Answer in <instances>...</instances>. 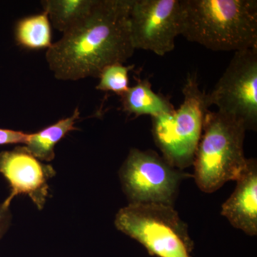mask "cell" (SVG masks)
<instances>
[{
  "label": "cell",
  "instance_id": "obj_1",
  "mask_svg": "<svg viewBox=\"0 0 257 257\" xmlns=\"http://www.w3.org/2000/svg\"><path fill=\"white\" fill-rule=\"evenodd\" d=\"M130 5L131 0H97L80 25L52 43L46 60L55 78H98L107 66L126 62L135 51L130 33Z\"/></svg>",
  "mask_w": 257,
  "mask_h": 257
},
{
  "label": "cell",
  "instance_id": "obj_2",
  "mask_svg": "<svg viewBox=\"0 0 257 257\" xmlns=\"http://www.w3.org/2000/svg\"><path fill=\"white\" fill-rule=\"evenodd\" d=\"M181 35L213 51L257 47L256 0H181Z\"/></svg>",
  "mask_w": 257,
  "mask_h": 257
},
{
  "label": "cell",
  "instance_id": "obj_3",
  "mask_svg": "<svg viewBox=\"0 0 257 257\" xmlns=\"http://www.w3.org/2000/svg\"><path fill=\"white\" fill-rule=\"evenodd\" d=\"M246 130L237 119L208 110L194 156V179L198 187L212 193L229 181H236L245 170L243 153Z\"/></svg>",
  "mask_w": 257,
  "mask_h": 257
},
{
  "label": "cell",
  "instance_id": "obj_4",
  "mask_svg": "<svg viewBox=\"0 0 257 257\" xmlns=\"http://www.w3.org/2000/svg\"><path fill=\"white\" fill-rule=\"evenodd\" d=\"M178 109L152 118V132L163 158L177 170L193 165L202 136L204 116L209 110L207 94L201 90L195 74H189Z\"/></svg>",
  "mask_w": 257,
  "mask_h": 257
},
{
  "label": "cell",
  "instance_id": "obj_5",
  "mask_svg": "<svg viewBox=\"0 0 257 257\" xmlns=\"http://www.w3.org/2000/svg\"><path fill=\"white\" fill-rule=\"evenodd\" d=\"M116 229L159 257H191L187 225L173 207L159 203H130L118 211Z\"/></svg>",
  "mask_w": 257,
  "mask_h": 257
},
{
  "label": "cell",
  "instance_id": "obj_6",
  "mask_svg": "<svg viewBox=\"0 0 257 257\" xmlns=\"http://www.w3.org/2000/svg\"><path fill=\"white\" fill-rule=\"evenodd\" d=\"M208 107L241 121L246 130L257 127V47L235 52L215 87L207 94Z\"/></svg>",
  "mask_w": 257,
  "mask_h": 257
},
{
  "label": "cell",
  "instance_id": "obj_7",
  "mask_svg": "<svg viewBox=\"0 0 257 257\" xmlns=\"http://www.w3.org/2000/svg\"><path fill=\"white\" fill-rule=\"evenodd\" d=\"M182 174L151 150L132 149L119 171L130 203H159L172 206Z\"/></svg>",
  "mask_w": 257,
  "mask_h": 257
},
{
  "label": "cell",
  "instance_id": "obj_8",
  "mask_svg": "<svg viewBox=\"0 0 257 257\" xmlns=\"http://www.w3.org/2000/svg\"><path fill=\"white\" fill-rule=\"evenodd\" d=\"M130 27L135 50L165 56L181 35V0H131Z\"/></svg>",
  "mask_w": 257,
  "mask_h": 257
},
{
  "label": "cell",
  "instance_id": "obj_9",
  "mask_svg": "<svg viewBox=\"0 0 257 257\" xmlns=\"http://www.w3.org/2000/svg\"><path fill=\"white\" fill-rule=\"evenodd\" d=\"M0 173L10 183L11 192L3 206L9 209L20 194H28L39 209H43L48 196V181L55 175L50 165L42 163L27 150L18 147L0 153Z\"/></svg>",
  "mask_w": 257,
  "mask_h": 257
},
{
  "label": "cell",
  "instance_id": "obj_10",
  "mask_svg": "<svg viewBox=\"0 0 257 257\" xmlns=\"http://www.w3.org/2000/svg\"><path fill=\"white\" fill-rule=\"evenodd\" d=\"M236 188L221 207L230 224L246 234H257V163L248 159L246 168L236 180Z\"/></svg>",
  "mask_w": 257,
  "mask_h": 257
},
{
  "label": "cell",
  "instance_id": "obj_11",
  "mask_svg": "<svg viewBox=\"0 0 257 257\" xmlns=\"http://www.w3.org/2000/svg\"><path fill=\"white\" fill-rule=\"evenodd\" d=\"M120 97L122 111L135 117L150 115L155 118L175 110L167 96L154 92L147 79H137L136 84L128 87Z\"/></svg>",
  "mask_w": 257,
  "mask_h": 257
},
{
  "label": "cell",
  "instance_id": "obj_12",
  "mask_svg": "<svg viewBox=\"0 0 257 257\" xmlns=\"http://www.w3.org/2000/svg\"><path fill=\"white\" fill-rule=\"evenodd\" d=\"M97 0H43V11L56 30L67 33L77 28L92 13Z\"/></svg>",
  "mask_w": 257,
  "mask_h": 257
},
{
  "label": "cell",
  "instance_id": "obj_13",
  "mask_svg": "<svg viewBox=\"0 0 257 257\" xmlns=\"http://www.w3.org/2000/svg\"><path fill=\"white\" fill-rule=\"evenodd\" d=\"M79 118L80 111L77 107L68 117L59 120L36 133L30 134L25 148L39 160L51 162L55 159V145L67 134L77 130L75 124Z\"/></svg>",
  "mask_w": 257,
  "mask_h": 257
},
{
  "label": "cell",
  "instance_id": "obj_14",
  "mask_svg": "<svg viewBox=\"0 0 257 257\" xmlns=\"http://www.w3.org/2000/svg\"><path fill=\"white\" fill-rule=\"evenodd\" d=\"M15 39L19 45L28 50H41L52 46V31L48 15L45 12L22 19L15 28Z\"/></svg>",
  "mask_w": 257,
  "mask_h": 257
},
{
  "label": "cell",
  "instance_id": "obj_15",
  "mask_svg": "<svg viewBox=\"0 0 257 257\" xmlns=\"http://www.w3.org/2000/svg\"><path fill=\"white\" fill-rule=\"evenodd\" d=\"M135 67L134 64L125 66L123 63H114L107 66L99 74V83L96 86L98 90L111 92L121 96L127 90L128 73Z\"/></svg>",
  "mask_w": 257,
  "mask_h": 257
},
{
  "label": "cell",
  "instance_id": "obj_16",
  "mask_svg": "<svg viewBox=\"0 0 257 257\" xmlns=\"http://www.w3.org/2000/svg\"><path fill=\"white\" fill-rule=\"evenodd\" d=\"M30 134L21 131L0 128V145L10 144H23L28 143Z\"/></svg>",
  "mask_w": 257,
  "mask_h": 257
},
{
  "label": "cell",
  "instance_id": "obj_17",
  "mask_svg": "<svg viewBox=\"0 0 257 257\" xmlns=\"http://www.w3.org/2000/svg\"><path fill=\"white\" fill-rule=\"evenodd\" d=\"M11 219L9 209H5L3 204H0V239L6 232Z\"/></svg>",
  "mask_w": 257,
  "mask_h": 257
}]
</instances>
